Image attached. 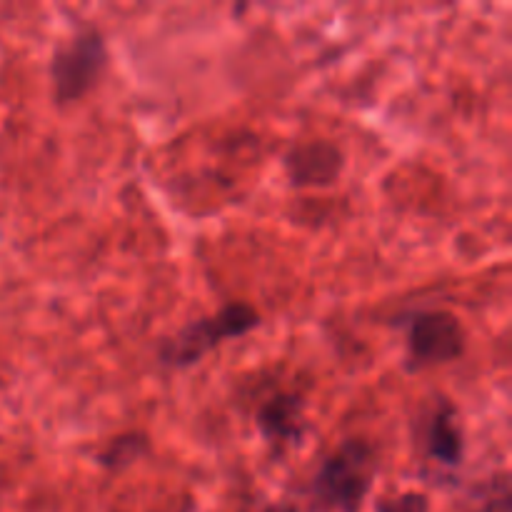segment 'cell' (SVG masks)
I'll return each instance as SVG.
<instances>
[{"label": "cell", "mask_w": 512, "mask_h": 512, "mask_svg": "<svg viewBox=\"0 0 512 512\" xmlns=\"http://www.w3.org/2000/svg\"><path fill=\"white\" fill-rule=\"evenodd\" d=\"M305 400L298 393H275L255 410V425L273 450L300 445L305 438Z\"/></svg>", "instance_id": "8992f818"}, {"label": "cell", "mask_w": 512, "mask_h": 512, "mask_svg": "<svg viewBox=\"0 0 512 512\" xmlns=\"http://www.w3.org/2000/svg\"><path fill=\"white\" fill-rule=\"evenodd\" d=\"M375 470H378V458L373 445L360 438H350L323 460L310 483V493L325 510L360 512L373 490Z\"/></svg>", "instance_id": "7a4b0ae2"}, {"label": "cell", "mask_w": 512, "mask_h": 512, "mask_svg": "<svg viewBox=\"0 0 512 512\" xmlns=\"http://www.w3.org/2000/svg\"><path fill=\"white\" fill-rule=\"evenodd\" d=\"M260 328V313L250 303L235 300L223 305L218 313L190 320L173 338H165L158 348V360L163 368L185 370L198 365L205 355L218 350L225 340L245 338Z\"/></svg>", "instance_id": "6da1fadb"}, {"label": "cell", "mask_w": 512, "mask_h": 512, "mask_svg": "<svg viewBox=\"0 0 512 512\" xmlns=\"http://www.w3.org/2000/svg\"><path fill=\"white\" fill-rule=\"evenodd\" d=\"M108 43L93 25L80 28L68 43L60 45L50 58L53 100L68 105L88 95L108 68Z\"/></svg>", "instance_id": "3957f363"}, {"label": "cell", "mask_w": 512, "mask_h": 512, "mask_svg": "<svg viewBox=\"0 0 512 512\" xmlns=\"http://www.w3.org/2000/svg\"><path fill=\"white\" fill-rule=\"evenodd\" d=\"M293 188H330L345 170V153L333 140H308L293 145L283 158Z\"/></svg>", "instance_id": "5b68a950"}, {"label": "cell", "mask_w": 512, "mask_h": 512, "mask_svg": "<svg viewBox=\"0 0 512 512\" xmlns=\"http://www.w3.org/2000/svg\"><path fill=\"white\" fill-rule=\"evenodd\" d=\"M378 512H430V500L425 493H400L380 500Z\"/></svg>", "instance_id": "30bf717a"}, {"label": "cell", "mask_w": 512, "mask_h": 512, "mask_svg": "<svg viewBox=\"0 0 512 512\" xmlns=\"http://www.w3.org/2000/svg\"><path fill=\"white\" fill-rule=\"evenodd\" d=\"M153 453V443L143 430H130V433H120L95 455V463L108 473H123V470L133 468L143 458Z\"/></svg>", "instance_id": "ba28073f"}, {"label": "cell", "mask_w": 512, "mask_h": 512, "mask_svg": "<svg viewBox=\"0 0 512 512\" xmlns=\"http://www.w3.org/2000/svg\"><path fill=\"white\" fill-rule=\"evenodd\" d=\"M268 512H295L290 505H275V508H270Z\"/></svg>", "instance_id": "8fae6325"}, {"label": "cell", "mask_w": 512, "mask_h": 512, "mask_svg": "<svg viewBox=\"0 0 512 512\" xmlns=\"http://www.w3.org/2000/svg\"><path fill=\"white\" fill-rule=\"evenodd\" d=\"M468 500L473 512H510L512 493H510V475L495 473L490 478L480 480L468 490Z\"/></svg>", "instance_id": "9c48e42d"}, {"label": "cell", "mask_w": 512, "mask_h": 512, "mask_svg": "<svg viewBox=\"0 0 512 512\" xmlns=\"http://www.w3.org/2000/svg\"><path fill=\"white\" fill-rule=\"evenodd\" d=\"M425 455L440 468H460L465 460V435L458 410L450 400H440L425 430Z\"/></svg>", "instance_id": "52a82bcc"}, {"label": "cell", "mask_w": 512, "mask_h": 512, "mask_svg": "<svg viewBox=\"0 0 512 512\" xmlns=\"http://www.w3.org/2000/svg\"><path fill=\"white\" fill-rule=\"evenodd\" d=\"M405 328V360L413 373L455 363L468 350L463 323L448 310H420L405 320Z\"/></svg>", "instance_id": "277c9868"}]
</instances>
